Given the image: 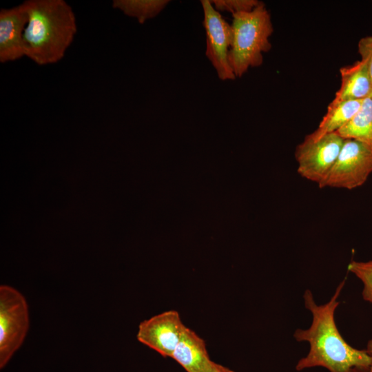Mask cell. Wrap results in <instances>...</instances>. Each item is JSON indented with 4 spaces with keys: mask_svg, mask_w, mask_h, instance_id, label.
I'll list each match as a JSON object with an SVG mask.
<instances>
[{
    "mask_svg": "<svg viewBox=\"0 0 372 372\" xmlns=\"http://www.w3.org/2000/svg\"><path fill=\"white\" fill-rule=\"evenodd\" d=\"M345 281L344 279L340 282L330 300L322 304L316 303L311 290L304 291V304L311 314V323L307 329H296L293 336L297 342H308L309 350L297 362V371L320 366L329 372L369 371L371 356L366 349H358L348 344L335 322L338 298Z\"/></svg>",
    "mask_w": 372,
    "mask_h": 372,
    "instance_id": "1",
    "label": "cell"
},
{
    "mask_svg": "<svg viewBox=\"0 0 372 372\" xmlns=\"http://www.w3.org/2000/svg\"><path fill=\"white\" fill-rule=\"evenodd\" d=\"M24 2L28 13L23 36L25 56L39 65L59 62L77 32L72 7L64 0Z\"/></svg>",
    "mask_w": 372,
    "mask_h": 372,
    "instance_id": "2",
    "label": "cell"
},
{
    "mask_svg": "<svg viewBox=\"0 0 372 372\" xmlns=\"http://www.w3.org/2000/svg\"><path fill=\"white\" fill-rule=\"evenodd\" d=\"M203 27L205 31V55L221 81H233L236 76L228 55L232 43L231 25L213 6L210 0H202Z\"/></svg>",
    "mask_w": 372,
    "mask_h": 372,
    "instance_id": "7",
    "label": "cell"
},
{
    "mask_svg": "<svg viewBox=\"0 0 372 372\" xmlns=\"http://www.w3.org/2000/svg\"><path fill=\"white\" fill-rule=\"evenodd\" d=\"M28 21L25 2L0 11V62L17 61L25 56L23 36Z\"/></svg>",
    "mask_w": 372,
    "mask_h": 372,
    "instance_id": "9",
    "label": "cell"
},
{
    "mask_svg": "<svg viewBox=\"0 0 372 372\" xmlns=\"http://www.w3.org/2000/svg\"><path fill=\"white\" fill-rule=\"evenodd\" d=\"M362 101L349 100L336 103L331 101L318 128L306 136L314 140L327 134L337 132L354 116Z\"/></svg>",
    "mask_w": 372,
    "mask_h": 372,
    "instance_id": "12",
    "label": "cell"
},
{
    "mask_svg": "<svg viewBox=\"0 0 372 372\" xmlns=\"http://www.w3.org/2000/svg\"><path fill=\"white\" fill-rule=\"evenodd\" d=\"M347 269L362 283L363 300L372 304V260L365 262L351 260Z\"/></svg>",
    "mask_w": 372,
    "mask_h": 372,
    "instance_id": "15",
    "label": "cell"
},
{
    "mask_svg": "<svg viewBox=\"0 0 372 372\" xmlns=\"http://www.w3.org/2000/svg\"><path fill=\"white\" fill-rule=\"evenodd\" d=\"M358 48L361 59H366L368 62L372 80V36L362 38L358 42Z\"/></svg>",
    "mask_w": 372,
    "mask_h": 372,
    "instance_id": "17",
    "label": "cell"
},
{
    "mask_svg": "<svg viewBox=\"0 0 372 372\" xmlns=\"http://www.w3.org/2000/svg\"><path fill=\"white\" fill-rule=\"evenodd\" d=\"M171 358L187 372H209L214 363L209 356L205 340L186 326Z\"/></svg>",
    "mask_w": 372,
    "mask_h": 372,
    "instance_id": "10",
    "label": "cell"
},
{
    "mask_svg": "<svg viewBox=\"0 0 372 372\" xmlns=\"http://www.w3.org/2000/svg\"><path fill=\"white\" fill-rule=\"evenodd\" d=\"M372 173V144L344 139L339 156L322 188L353 189L362 185Z\"/></svg>",
    "mask_w": 372,
    "mask_h": 372,
    "instance_id": "6",
    "label": "cell"
},
{
    "mask_svg": "<svg viewBox=\"0 0 372 372\" xmlns=\"http://www.w3.org/2000/svg\"><path fill=\"white\" fill-rule=\"evenodd\" d=\"M169 2V0H114L112 7L143 24L160 14Z\"/></svg>",
    "mask_w": 372,
    "mask_h": 372,
    "instance_id": "14",
    "label": "cell"
},
{
    "mask_svg": "<svg viewBox=\"0 0 372 372\" xmlns=\"http://www.w3.org/2000/svg\"><path fill=\"white\" fill-rule=\"evenodd\" d=\"M211 1L218 12H229L232 14L250 12L261 3L258 0H211Z\"/></svg>",
    "mask_w": 372,
    "mask_h": 372,
    "instance_id": "16",
    "label": "cell"
},
{
    "mask_svg": "<svg viewBox=\"0 0 372 372\" xmlns=\"http://www.w3.org/2000/svg\"><path fill=\"white\" fill-rule=\"evenodd\" d=\"M366 351L372 358V339L367 342ZM368 372H372V363Z\"/></svg>",
    "mask_w": 372,
    "mask_h": 372,
    "instance_id": "19",
    "label": "cell"
},
{
    "mask_svg": "<svg viewBox=\"0 0 372 372\" xmlns=\"http://www.w3.org/2000/svg\"><path fill=\"white\" fill-rule=\"evenodd\" d=\"M336 132L344 139L372 144V92L363 99L354 116Z\"/></svg>",
    "mask_w": 372,
    "mask_h": 372,
    "instance_id": "13",
    "label": "cell"
},
{
    "mask_svg": "<svg viewBox=\"0 0 372 372\" xmlns=\"http://www.w3.org/2000/svg\"><path fill=\"white\" fill-rule=\"evenodd\" d=\"M185 325L175 310L166 311L138 325L137 340L164 357H172Z\"/></svg>",
    "mask_w": 372,
    "mask_h": 372,
    "instance_id": "8",
    "label": "cell"
},
{
    "mask_svg": "<svg viewBox=\"0 0 372 372\" xmlns=\"http://www.w3.org/2000/svg\"><path fill=\"white\" fill-rule=\"evenodd\" d=\"M25 297L8 285L0 286V368H3L21 346L29 329Z\"/></svg>",
    "mask_w": 372,
    "mask_h": 372,
    "instance_id": "4",
    "label": "cell"
},
{
    "mask_svg": "<svg viewBox=\"0 0 372 372\" xmlns=\"http://www.w3.org/2000/svg\"><path fill=\"white\" fill-rule=\"evenodd\" d=\"M232 17L228 59L236 77H241L249 68L262 65V54L271 48L269 37L273 28L263 2L250 12L234 14Z\"/></svg>",
    "mask_w": 372,
    "mask_h": 372,
    "instance_id": "3",
    "label": "cell"
},
{
    "mask_svg": "<svg viewBox=\"0 0 372 372\" xmlns=\"http://www.w3.org/2000/svg\"><path fill=\"white\" fill-rule=\"evenodd\" d=\"M341 84L332 102L363 100L372 92V80L368 62L361 59L340 70Z\"/></svg>",
    "mask_w": 372,
    "mask_h": 372,
    "instance_id": "11",
    "label": "cell"
},
{
    "mask_svg": "<svg viewBox=\"0 0 372 372\" xmlns=\"http://www.w3.org/2000/svg\"><path fill=\"white\" fill-rule=\"evenodd\" d=\"M209 372H234V371L220 364H217L214 362Z\"/></svg>",
    "mask_w": 372,
    "mask_h": 372,
    "instance_id": "18",
    "label": "cell"
},
{
    "mask_svg": "<svg viewBox=\"0 0 372 372\" xmlns=\"http://www.w3.org/2000/svg\"><path fill=\"white\" fill-rule=\"evenodd\" d=\"M344 138L336 132L318 139L307 136L296 149L298 173L322 188L342 147Z\"/></svg>",
    "mask_w": 372,
    "mask_h": 372,
    "instance_id": "5",
    "label": "cell"
}]
</instances>
